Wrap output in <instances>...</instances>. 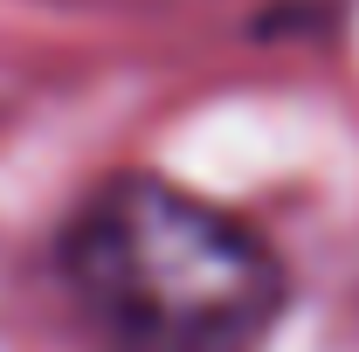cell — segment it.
<instances>
[{
	"mask_svg": "<svg viewBox=\"0 0 359 352\" xmlns=\"http://www.w3.org/2000/svg\"><path fill=\"white\" fill-rule=\"evenodd\" d=\"M48 269L97 352H269L290 304L263 228L166 173L97 180Z\"/></svg>",
	"mask_w": 359,
	"mask_h": 352,
	"instance_id": "6da1fadb",
	"label": "cell"
}]
</instances>
